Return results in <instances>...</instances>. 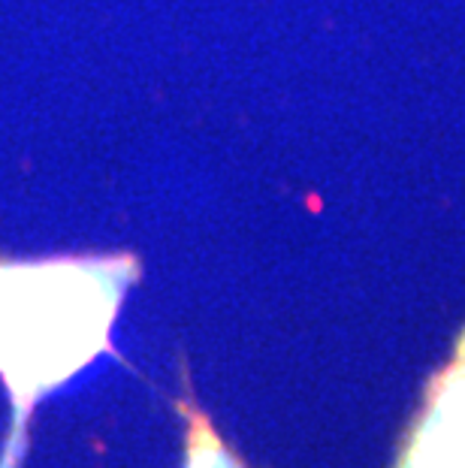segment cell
I'll return each instance as SVG.
<instances>
[{
	"label": "cell",
	"mask_w": 465,
	"mask_h": 468,
	"mask_svg": "<svg viewBox=\"0 0 465 468\" xmlns=\"http://www.w3.org/2000/svg\"><path fill=\"white\" fill-rule=\"evenodd\" d=\"M405 468H465V342L432 387Z\"/></svg>",
	"instance_id": "cell-1"
}]
</instances>
